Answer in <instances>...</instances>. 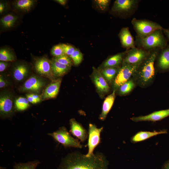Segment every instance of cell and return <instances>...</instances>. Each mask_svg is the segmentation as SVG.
Masks as SVG:
<instances>
[{
  "instance_id": "3957f363",
  "label": "cell",
  "mask_w": 169,
  "mask_h": 169,
  "mask_svg": "<svg viewBox=\"0 0 169 169\" xmlns=\"http://www.w3.org/2000/svg\"><path fill=\"white\" fill-rule=\"evenodd\" d=\"M161 30H157L143 38L137 36L136 42L141 47L146 49L159 48L163 49L167 46V42Z\"/></svg>"
},
{
  "instance_id": "f1b7e54d",
  "label": "cell",
  "mask_w": 169,
  "mask_h": 169,
  "mask_svg": "<svg viewBox=\"0 0 169 169\" xmlns=\"http://www.w3.org/2000/svg\"><path fill=\"white\" fill-rule=\"evenodd\" d=\"M15 57L13 54L6 49H2L0 50V60L6 62L15 60Z\"/></svg>"
},
{
  "instance_id": "1f68e13d",
  "label": "cell",
  "mask_w": 169,
  "mask_h": 169,
  "mask_svg": "<svg viewBox=\"0 0 169 169\" xmlns=\"http://www.w3.org/2000/svg\"><path fill=\"white\" fill-rule=\"evenodd\" d=\"M75 65H79L82 62L83 54L78 49H76L73 54L70 56Z\"/></svg>"
},
{
  "instance_id": "e575fe53",
  "label": "cell",
  "mask_w": 169,
  "mask_h": 169,
  "mask_svg": "<svg viewBox=\"0 0 169 169\" xmlns=\"http://www.w3.org/2000/svg\"><path fill=\"white\" fill-rule=\"evenodd\" d=\"M94 1L97 6L101 10H104L107 8L110 1L109 0H96Z\"/></svg>"
},
{
  "instance_id": "d6a6232c",
  "label": "cell",
  "mask_w": 169,
  "mask_h": 169,
  "mask_svg": "<svg viewBox=\"0 0 169 169\" xmlns=\"http://www.w3.org/2000/svg\"><path fill=\"white\" fill-rule=\"evenodd\" d=\"M51 54L55 57H58L64 55L61 44L54 46L51 50Z\"/></svg>"
},
{
  "instance_id": "7bdbcfd3",
  "label": "cell",
  "mask_w": 169,
  "mask_h": 169,
  "mask_svg": "<svg viewBox=\"0 0 169 169\" xmlns=\"http://www.w3.org/2000/svg\"><path fill=\"white\" fill-rule=\"evenodd\" d=\"M162 169H169V162L168 161L164 165Z\"/></svg>"
},
{
  "instance_id": "7402d4cb",
  "label": "cell",
  "mask_w": 169,
  "mask_h": 169,
  "mask_svg": "<svg viewBox=\"0 0 169 169\" xmlns=\"http://www.w3.org/2000/svg\"><path fill=\"white\" fill-rule=\"evenodd\" d=\"M120 69L118 67H108L99 70L107 82L110 83L115 78Z\"/></svg>"
},
{
  "instance_id": "5bb4252c",
  "label": "cell",
  "mask_w": 169,
  "mask_h": 169,
  "mask_svg": "<svg viewBox=\"0 0 169 169\" xmlns=\"http://www.w3.org/2000/svg\"><path fill=\"white\" fill-rule=\"evenodd\" d=\"M137 1L134 0H116L114 3L112 11L117 12L130 11L134 8Z\"/></svg>"
},
{
  "instance_id": "603a6c76",
  "label": "cell",
  "mask_w": 169,
  "mask_h": 169,
  "mask_svg": "<svg viewBox=\"0 0 169 169\" xmlns=\"http://www.w3.org/2000/svg\"><path fill=\"white\" fill-rule=\"evenodd\" d=\"M12 101L8 96H1L0 98V110L3 114L7 115L11 111L12 108Z\"/></svg>"
},
{
  "instance_id": "8fae6325",
  "label": "cell",
  "mask_w": 169,
  "mask_h": 169,
  "mask_svg": "<svg viewBox=\"0 0 169 169\" xmlns=\"http://www.w3.org/2000/svg\"><path fill=\"white\" fill-rule=\"evenodd\" d=\"M35 68L38 73L40 74L52 77L54 75L52 70L50 61L45 58L37 59L35 62Z\"/></svg>"
},
{
  "instance_id": "2e32d148",
  "label": "cell",
  "mask_w": 169,
  "mask_h": 169,
  "mask_svg": "<svg viewBox=\"0 0 169 169\" xmlns=\"http://www.w3.org/2000/svg\"><path fill=\"white\" fill-rule=\"evenodd\" d=\"M119 37L122 46L127 49L135 47L134 41L128 27L122 28L119 33Z\"/></svg>"
},
{
  "instance_id": "5b68a950",
  "label": "cell",
  "mask_w": 169,
  "mask_h": 169,
  "mask_svg": "<svg viewBox=\"0 0 169 169\" xmlns=\"http://www.w3.org/2000/svg\"><path fill=\"white\" fill-rule=\"evenodd\" d=\"M57 142L65 147H74L81 148L82 146L77 139L73 137L64 126L59 128L52 133L48 134Z\"/></svg>"
},
{
  "instance_id": "74e56055",
  "label": "cell",
  "mask_w": 169,
  "mask_h": 169,
  "mask_svg": "<svg viewBox=\"0 0 169 169\" xmlns=\"http://www.w3.org/2000/svg\"><path fill=\"white\" fill-rule=\"evenodd\" d=\"M6 84L5 81L3 79L2 76L1 75L0 77V88H2L6 86Z\"/></svg>"
},
{
  "instance_id": "ba28073f",
  "label": "cell",
  "mask_w": 169,
  "mask_h": 169,
  "mask_svg": "<svg viewBox=\"0 0 169 169\" xmlns=\"http://www.w3.org/2000/svg\"><path fill=\"white\" fill-rule=\"evenodd\" d=\"M103 129V127L98 128L92 124L89 125L88 146V151L86 155L90 156L92 155L93 151L100 142V134Z\"/></svg>"
},
{
  "instance_id": "d590c367",
  "label": "cell",
  "mask_w": 169,
  "mask_h": 169,
  "mask_svg": "<svg viewBox=\"0 0 169 169\" xmlns=\"http://www.w3.org/2000/svg\"><path fill=\"white\" fill-rule=\"evenodd\" d=\"M8 63L6 62L1 61L0 62V71H4L8 67Z\"/></svg>"
},
{
  "instance_id": "6da1fadb",
  "label": "cell",
  "mask_w": 169,
  "mask_h": 169,
  "mask_svg": "<svg viewBox=\"0 0 169 169\" xmlns=\"http://www.w3.org/2000/svg\"><path fill=\"white\" fill-rule=\"evenodd\" d=\"M109 162L102 153L88 156L79 151L69 154L62 160L58 169H108Z\"/></svg>"
},
{
  "instance_id": "ee69618b",
  "label": "cell",
  "mask_w": 169,
  "mask_h": 169,
  "mask_svg": "<svg viewBox=\"0 0 169 169\" xmlns=\"http://www.w3.org/2000/svg\"><path fill=\"white\" fill-rule=\"evenodd\" d=\"M168 161L169 162V161Z\"/></svg>"
},
{
  "instance_id": "f546056e",
  "label": "cell",
  "mask_w": 169,
  "mask_h": 169,
  "mask_svg": "<svg viewBox=\"0 0 169 169\" xmlns=\"http://www.w3.org/2000/svg\"><path fill=\"white\" fill-rule=\"evenodd\" d=\"M15 105L18 110H23L27 109L29 106V102L27 99L24 97H20L16 100Z\"/></svg>"
},
{
  "instance_id": "9a60e30c",
  "label": "cell",
  "mask_w": 169,
  "mask_h": 169,
  "mask_svg": "<svg viewBox=\"0 0 169 169\" xmlns=\"http://www.w3.org/2000/svg\"><path fill=\"white\" fill-rule=\"evenodd\" d=\"M61 82V79L54 80L45 89L42 95L44 99L54 98L57 95Z\"/></svg>"
},
{
  "instance_id": "4fadbf2b",
  "label": "cell",
  "mask_w": 169,
  "mask_h": 169,
  "mask_svg": "<svg viewBox=\"0 0 169 169\" xmlns=\"http://www.w3.org/2000/svg\"><path fill=\"white\" fill-rule=\"evenodd\" d=\"M44 85V82L41 79L32 76L28 79L22 86V90L38 93Z\"/></svg>"
},
{
  "instance_id": "7a4b0ae2",
  "label": "cell",
  "mask_w": 169,
  "mask_h": 169,
  "mask_svg": "<svg viewBox=\"0 0 169 169\" xmlns=\"http://www.w3.org/2000/svg\"><path fill=\"white\" fill-rule=\"evenodd\" d=\"M158 54L157 50L149 53L140 65L136 72H138L139 80L142 84L149 83L153 79L155 75L154 61Z\"/></svg>"
},
{
  "instance_id": "ac0fdd59",
  "label": "cell",
  "mask_w": 169,
  "mask_h": 169,
  "mask_svg": "<svg viewBox=\"0 0 169 169\" xmlns=\"http://www.w3.org/2000/svg\"><path fill=\"white\" fill-rule=\"evenodd\" d=\"M167 133V131L166 130L159 131H140L133 136L131 139V141L132 143H136L146 140L158 135L166 134Z\"/></svg>"
},
{
  "instance_id": "44dd1931",
  "label": "cell",
  "mask_w": 169,
  "mask_h": 169,
  "mask_svg": "<svg viewBox=\"0 0 169 169\" xmlns=\"http://www.w3.org/2000/svg\"><path fill=\"white\" fill-rule=\"evenodd\" d=\"M127 52L119 53L110 57L103 64L101 69L108 67H118L122 60L123 56Z\"/></svg>"
},
{
  "instance_id": "836d02e7",
  "label": "cell",
  "mask_w": 169,
  "mask_h": 169,
  "mask_svg": "<svg viewBox=\"0 0 169 169\" xmlns=\"http://www.w3.org/2000/svg\"><path fill=\"white\" fill-rule=\"evenodd\" d=\"M65 55L70 57L76 49L74 47L68 44H61Z\"/></svg>"
},
{
  "instance_id": "ab89813d",
  "label": "cell",
  "mask_w": 169,
  "mask_h": 169,
  "mask_svg": "<svg viewBox=\"0 0 169 169\" xmlns=\"http://www.w3.org/2000/svg\"><path fill=\"white\" fill-rule=\"evenodd\" d=\"M55 1L63 6L65 5L67 3V1L66 0H56Z\"/></svg>"
},
{
  "instance_id": "f35d334b",
  "label": "cell",
  "mask_w": 169,
  "mask_h": 169,
  "mask_svg": "<svg viewBox=\"0 0 169 169\" xmlns=\"http://www.w3.org/2000/svg\"><path fill=\"white\" fill-rule=\"evenodd\" d=\"M30 95L35 100L37 103L40 101L41 98L39 96L35 94H30Z\"/></svg>"
},
{
  "instance_id": "484cf974",
  "label": "cell",
  "mask_w": 169,
  "mask_h": 169,
  "mask_svg": "<svg viewBox=\"0 0 169 169\" xmlns=\"http://www.w3.org/2000/svg\"><path fill=\"white\" fill-rule=\"evenodd\" d=\"M40 162L38 160L28 161L26 163H15L13 169H36Z\"/></svg>"
},
{
  "instance_id": "ffe728a7",
  "label": "cell",
  "mask_w": 169,
  "mask_h": 169,
  "mask_svg": "<svg viewBox=\"0 0 169 169\" xmlns=\"http://www.w3.org/2000/svg\"><path fill=\"white\" fill-rule=\"evenodd\" d=\"M50 62L52 72L54 75L56 76L59 77L64 75L68 71L70 68L53 59Z\"/></svg>"
},
{
  "instance_id": "d6986e66",
  "label": "cell",
  "mask_w": 169,
  "mask_h": 169,
  "mask_svg": "<svg viewBox=\"0 0 169 169\" xmlns=\"http://www.w3.org/2000/svg\"><path fill=\"white\" fill-rule=\"evenodd\" d=\"M159 68L163 71L169 70V45L162 49L158 60Z\"/></svg>"
},
{
  "instance_id": "7c38bea8",
  "label": "cell",
  "mask_w": 169,
  "mask_h": 169,
  "mask_svg": "<svg viewBox=\"0 0 169 169\" xmlns=\"http://www.w3.org/2000/svg\"><path fill=\"white\" fill-rule=\"evenodd\" d=\"M70 131L72 134L81 141H85L88 136V133L86 130L74 119L70 120Z\"/></svg>"
},
{
  "instance_id": "60d3db41",
  "label": "cell",
  "mask_w": 169,
  "mask_h": 169,
  "mask_svg": "<svg viewBox=\"0 0 169 169\" xmlns=\"http://www.w3.org/2000/svg\"><path fill=\"white\" fill-rule=\"evenodd\" d=\"M162 30L169 40V28L168 29L163 28Z\"/></svg>"
},
{
  "instance_id": "9c48e42d",
  "label": "cell",
  "mask_w": 169,
  "mask_h": 169,
  "mask_svg": "<svg viewBox=\"0 0 169 169\" xmlns=\"http://www.w3.org/2000/svg\"><path fill=\"white\" fill-rule=\"evenodd\" d=\"M149 53L144 50L135 47L127 51L123 64H136L142 63Z\"/></svg>"
},
{
  "instance_id": "52a82bcc",
  "label": "cell",
  "mask_w": 169,
  "mask_h": 169,
  "mask_svg": "<svg viewBox=\"0 0 169 169\" xmlns=\"http://www.w3.org/2000/svg\"><path fill=\"white\" fill-rule=\"evenodd\" d=\"M91 77L97 91L102 98L110 91V88L108 82L101 74L99 69L94 67H93Z\"/></svg>"
},
{
  "instance_id": "4dcf8cb0",
  "label": "cell",
  "mask_w": 169,
  "mask_h": 169,
  "mask_svg": "<svg viewBox=\"0 0 169 169\" xmlns=\"http://www.w3.org/2000/svg\"><path fill=\"white\" fill-rule=\"evenodd\" d=\"M53 59L70 67H71L73 64L71 58L65 54L58 57H55Z\"/></svg>"
},
{
  "instance_id": "277c9868",
  "label": "cell",
  "mask_w": 169,
  "mask_h": 169,
  "mask_svg": "<svg viewBox=\"0 0 169 169\" xmlns=\"http://www.w3.org/2000/svg\"><path fill=\"white\" fill-rule=\"evenodd\" d=\"M131 23L136 31L138 37L144 38L157 30H161L163 28L159 24L146 20H139L133 18Z\"/></svg>"
},
{
  "instance_id": "8992f818",
  "label": "cell",
  "mask_w": 169,
  "mask_h": 169,
  "mask_svg": "<svg viewBox=\"0 0 169 169\" xmlns=\"http://www.w3.org/2000/svg\"><path fill=\"white\" fill-rule=\"evenodd\" d=\"M141 63L136 64H123L115 78L113 83L114 90H116L129 80L131 76L136 72Z\"/></svg>"
},
{
  "instance_id": "e0dca14e",
  "label": "cell",
  "mask_w": 169,
  "mask_h": 169,
  "mask_svg": "<svg viewBox=\"0 0 169 169\" xmlns=\"http://www.w3.org/2000/svg\"><path fill=\"white\" fill-rule=\"evenodd\" d=\"M115 90L108 95L105 99L103 104L102 112L99 118L101 120H104L110 110L114 103L115 98Z\"/></svg>"
},
{
  "instance_id": "4316f807",
  "label": "cell",
  "mask_w": 169,
  "mask_h": 169,
  "mask_svg": "<svg viewBox=\"0 0 169 169\" xmlns=\"http://www.w3.org/2000/svg\"><path fill=\"white\" fill-rule=\"evenodd\" d=\"M17 19L16 16L12 14H8L1 19V23L4 27L10 28L14 25Z\"/></svg>"
},
{
  "instance_id": "8d00e7d4",
  "label": "cell",
  "mask_w": 169,
  "mask_h": 169,
  "mask_svg": "<svg viewBox=\"0 0 169 169\" xmlns=\"http://www.w3.org/2000/svg\"><path fill=\"white\" fill-rule=\"evenodd\" d=\"M27 99L29 102H30L32 104L37 103L36 101L34 99L31 95L30 94H28L26 95Z\"/></svg>"
},
{
  "instance_id": "b9f144b4",
  "label": "cell",
  "mask_w": 169,
  "mask_h": 169,
  "mask_svg": "<svg viewBox=\"0 0 169 169\" xmlns=\"http://www.w3.org/2000/svg\"><path fill=\"white\" fill-rule=\"evenodd\" d=\"M5 8V5L4 4L2 3H0V13H2L4 11Z\"/></svg>"
},
{
  "instance_id": "30bf717a",
  "label": "cell",
  "mask_w": 169,
  "mask_h": 169,
  "mask_svg": "<svg viewBox=\"0 0 169 169\" xmlns=\"http://www.w3.org/2000/svg\"><path fill=\"white\" fill-rule=\"evenodd\" d=\"M169 116V109L155 111L145 116L133 117L131 120L135 122L141 121H156Z\"/></svg>"
},
{
  "instance_id": "83f0119b",
  "label": "cell",
  "mask_w": 169,
  "mask_h": 169,
  "mask_svg": "<svg viewBox=\"0 0 169 169\" xmlns=\"http://www.w3.org/2000/svg\"><path fill=\"white\" fill-rule=\"evenodd\" d=\"M135 84L132 80H129L119 87V94L125 95L129 93L133 89Z\"/></svg>"
},
{
  "instance_id": "d4e9b609",
  "label": "cell",
  "mask_w": 169,
  "mask_h": 169,
  "mask_svg": "<svg viewBox=\"0 0 169 169\" xmlns=\"http://www.w3.org/2000/svg\"><path fill=\"white\" fill-rule=\"evenodd\" d=\"M28 72L27 66L24 64L17 66L15 68L13 76L15 79L18 80H22L26 75Z\"/></svg>"
},
{
  "instance_id": "cb8c5ba5",
  "label": "cell",
  "mask_w": 169,
  "mask_h": 169,
  "mask_svg": "<svg viewBox=\"0 0 169 169\" xmlns=\"http://www.w3.org/2000/svg\"><path fill=\"white\" fill-rule=\"evenodd\" d=\"M35 1L33 0H17L15 2V6L19 9L28 12L33 6Z\"/></svg>"
}]
</instances>
